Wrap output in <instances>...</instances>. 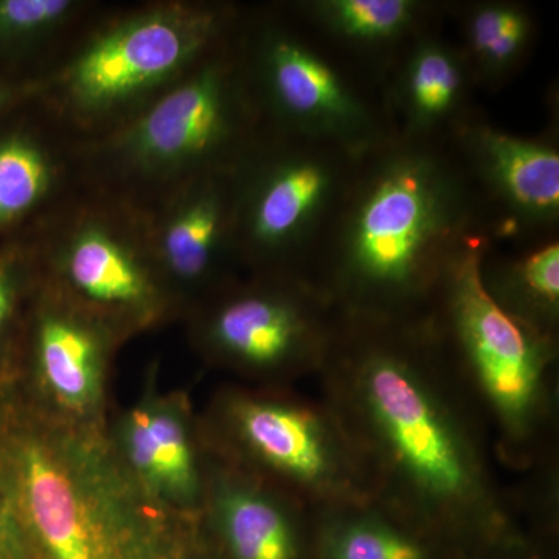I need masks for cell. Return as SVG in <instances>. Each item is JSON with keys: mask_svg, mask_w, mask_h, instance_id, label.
<instances>
[{"mask_svg": "<svg viewBox=\"0 0 559 559\" xmlns=\"http://www.w3.org/2000/svg\"><path fill=\"white\" fill-rule=\"evenodd\" d=\"M371 495L447 549L522 527L514 491L496 473L487 425L430 314H340L319 373Z\"/></svg>", "mask_w": 559, "mask_h": 559, "instance_id": "1", "label": "cell"}, {"mask_svg": "<svg viewBox=\"0 0 559 559\" xmlns=\"http://www.w3.org/2000/svg\"><path fill=\"white\" fill-rule=\"evenodd\" d=\"M480 234L484 204L450 140L393 131L358 157L308 277L344 318H423Z\"/></svg>", "mask_w": 559, "mask_h": 559, "instance_id": "2", "label": "cell"}, {"mask_svg": "<svg viewBox=\"0 0 559 559\" xmlns=\"http://www.w3.org/2000/svg\"><path fill=\"white\" fill-rule=\"evenodd\" d=\"M0 499L33 559H187L197 521L145 495L108 429L68 428L0 388Z\"/></svg>", "mask_w": 559, "mask_h": 559, "instance_id": "3", "label": "cell"}, {"mask_svg": "<svg viewBox=\"0 0 559 559\" xmlns=\"http://www.w3.org/2000/svg\"><path fill=\"white\" fill-rule=\"evenodd\" d=\"M241 11L223 0L102 2L33 98L79 142L105 138L229 39Z\"/></svg>", "mask_w": 559, "mask_h": 559, "instance_id": "4", "label": "cell"}, {"mask_svg": "<svg viewBox=\"0 0 559 559\" xmlns=\"http://www.w3.org/2000/svg\"><path fill=\"white\" fill-rule=\"evenodd\" d=\"M488 235L471 238L430 319L491 437L498 465L527 476L559 463V340L511 318L481 283Z\"/></svg>", "mask_w": 559, "mask_h": 559, "instance_id": "5", "label": "cell"}, {"mask_svg": "<svg viewBox=\"0 0 559 559\" xmlns=\"http://www.w3.org/2000/svg\"><path fill=\"white\" fill-rule=\"evenodd\" d=\"M264 130L237 25L138 117L105 138L80 142L83 182L143 210L187 180L235 170Z\"/></svg>", "mask_w": 559, "mask_h": 559, "instance_id": "6", "label": "cell"}, {"mask_svg": "<svg viewBox=\"0 0 559 559\" xmlns=\"http://www.w3.org/2000/svg\"><path fill=\"white\" fill-rule=\"evenodd\" d=\"M205 450L319 511L373 498L340 419L296 388L223 385L200 412Z\"/></svg>", "mask_w": 559, "mask_h": 559, "instance_id": "7", "label": "cell"}, {"mask_svg": "<svg viewBox=\"0 0 559 559\" xmlns=\"http://www.w3.org/2000/svg\"><path fill=\"white\" fill-rule=\"evenodd\" d=\"M33 237L43 278L127 344L179 322L142 210L83 186Z\"/></svg>", "mask_w": 559, "mask_h": 559, "instance_id": "8", "label": "cell"}, {"mask_svg": "<svg viewBox=\"0 0 559 559\" xmlns=\"http://www.w3.org/2000/svg\"><path fill=\"white\" fill-rule=\"evenodd\" d=\"M238 44L264 128L353 156L393 132L384 103L342 69L286 3L242 7Z\"/></svg>", "mask_w": 559, "mask_h": 559, "instance_id": "9", "label": "cell"}, {"mask_svg": "<svg viewBox=\"0 0 559 559\" xmlns=\"http://www.w3.org/2000/svg\"><path fill=\"white\" fill-rule=\"evenodd\" d=\"M180 322L213 369L257 388H296L325 366L340 312L308 275L240 274Z\"/></svg>", "mask_w": 559, "mask_h": 559, "instance_id": "10", "label": "cell"}, {"mask_svg": "<svg viewBox=\"0 0 559 559\" xmlns=\"http://www.w3.org/2000/svg\"><path fill=\"white\" fill-rule=\"evenodd\" d=\"M359 156L264 130L235 168V257L241 274L308 275Z\"/></svg>", "mask_w": 559, "mask_h": 559, "instance_id": "11", "label": "cell"}, {"mask_svg": "<svg viewBox=\"0 0 559 559\" xmlns=\"http://www.w3.org/2000/svg\"><path fill=\"white\" fill-rule=\"evenodd\" d=\"M123 345L116 331L43 278L0 388L51 423L106 430L110 378Z\"/></svg>", "mask_w": 559, "mask_h": 559, "instance_id": "12", "label": "cell"}, {"mask_svg": "<svg viewBox=\"0 0 559 559\" xmlns=\"http://www.w3.org/2000/svg\"><path fill=\"white\" fill-rule=\"evenodd\" d=\"M448 140L479 193L495 245L558 237L557 131L522 138L473 110Z\"/></svg>", "mask_w": 559, "mask_h": 559, "instance_id": "13", "label": "cell"}, {"mask_svg": "<svg viewBox=\"0 0 559 559\" xmlns=\"http://www.w3.org/2000/svg\"><path fill=\"white\" fill-rule=\"evenodd\" d=\"M108 440L154 503L180 520L198 521L207 466L200 412L186 390L160 388L159 364L146 370L138 400L110 414Z\"/></svg>", "mask_w": 559, "mask_h": 559, "instance_id": "14", "label": "cell"}, {"mask_svg": "<svg viewBox=\"0 0 559 559\" xmlns=\"http://www.w3.org/2000/svg\"><path fill=\"white\" fill-rule=\"evenodd\" d=\"M142 212L154 263L180 320L241 274L235 257V170L187 180Z\"/></svg>", "mask_w": 559, "mask_h": 559, "instance_id": "15", "label": "cell"}, {"mask_svg": "<svg viewBox=\"0 0 559 559\" xmlns=\"http://www.w3.org/2000/svg\"><path fill=\"white\" fill-rule=\"evenodd\" d=\"M197 524L216 559H316L318 511L209 451Z\"/></svg>", "mask_w": 559, "mask_h": 559, "instance_id": "16", "label": "cell"}, {"mask_svg": "<svg viewBox=\"0 0 559 559\" xmlns=\"http://www.w3.org/2000/svg\"><path fill=\"white\" fill-rule=\"evenodd\" d=\"M83 186L79 140L35 98L0 119V245L35 235Z\"/></svg>", "mask_w": 559, "mask_h": 559, "instance_id": "17", "label": "cell"}, {"mask_svg": "<svg viewBox=\"0 0 559 559\" xmlns=\"http://www.w3.org/2000/svg\"><path fill=\"white\" fill-rule=\"evenodd\" d=\"M384 108L393 131L448 139L473 110L476 90L462 50L429 28L400 55L384 79Z\"/></svg>", "mask_w": 559, "mask_h": 559, "instance_id": "18", "label": "cell"}, {"mask_svg": "<svg viewBox=\"0 0 559 559\" xmlns=\"http://www.w3.org/2000/svg\"><path fill=\"white\" fill-rule=\"evenodd\" d=\"M286 5L320 39L377 66L382 81L412 40L433 28L447 9L428 0H299Z\"/></svg>", "mask_w": 559, "mask_h": 559, "instance_id": "19", "label": "cell"}, {"mask_svg": "<svg viewBox=\"0 0 559 559\" xmlns=\"http://www.w3.org/2000/svg\"><path fill=\"white\" fill-rule=\"evenodd\" d=\"M102 2L0 0V79L36 86Z\"/></svg>", "mask_w": 559, "mask_h": 559, "instance_id": "20", "label": "cell"}, {"mask_svg": "<svg viewBox=\"0 0 559 559\" xmlns=\"http://www.w3.org/2000/svg\"><path fill=\"white\" fill-rule=\"evenodd\" d=\"M444 550L374 498L318 511L316 559H440Z\"/></svg>", "mask_w": 559, "mask_h": 559, "instance_id": "21", "label": "cell"}, {"mask_svg": "<svg viewBox=\"0 0 559 559\" xmlns=\"http://www.w3.org/2000/svg\"><path fill=\"white\" fill-rule=\"evenodd\" d=\"M460 43L474 83L499 90L527 64L538 24L532 10L510 0H479L457 7Z\"/></svg>", "mask_w": 559, "mask_h": 559, "instance_id": "22", "label": "cell"}, {"mask_svg": "<svg viewBox=\"0 0 559 559\" xmlns=\"http://www.w3.org/2000/svg\"><path fill=\"white\" fill-rule=\"evenodd\" d=\"M491 246L481 260V283L488 296L511 318L559 340V240L533 242L502 257Z\"/></svg>", "mask_w": 559, "mask_h": 559, "instance_id": "23", "label": "cell"}, {"mask_svg": "<svg viewBox=\"0 0 559 559\" xmlns=\"http://www.w3.org/2000/svg\"><path fill=\"white\" fill-rule=\"evenodd\" d=\"M40 280L43 271L33 235L0 245V385Z\"/></svg>", "mask_w": 559, "mask_h": 559, "instance_id": "24", "label": "cell"}, {"mask_svg": "<svg viewBox=\"0 0 559 559\" xmlns=\"http://www.w3.org/2000/svg\"><path fill=\"white\" fill-rule=\"evenodd\" d=\"M559 530L522 527L459 549H448L440 559H558Z\"/></svg>", "mask_w": 559, "mask_h": 559, "instance_id": "25", "label": "cell"}, {"mask_svg": "<svg viewBox=\"0 0 559 559\" xmlns=\"http://www.w3.org/2000/svg\"><path fill=\"white\" fill-rule=\"evenodd\" d=\"M0 559H33L16 522L0 499Z\"/></svg>", "mask_w": 559, "mask_h": 559, "instance_id": "26", "label": "cell"}, {"mask_svg": "<svg viewBox=\"0 0 559 559\" xmlns=\"http://www.w3.org/2000/svg\"><path fill=\"white\" fill-rule=\"evenodd\" d=\"M33 95H35V86L0 79V119L16 109L17 106L32 100Z\"/></svg>", "mask_w": 559, "mask_h": 559, "instance_id": "27", "label": "cell"}, {"mask_svg": "<svg viewBox=\"0 0 559 559\" xmlns=\"http://www.w3.org/2000/svg\"><path fill=\"white\" fill-rule=\"evenodd\" d=\"M187 559H216L215 555L210 551L209 547L205 546L204 540H202L200 532H198L197 524V536H194L193 544H191V549L189 555H187Z\"/></svg>", "mask_w": 559, "mask_h": 559, "instance_id": "28", "label": "cell"}]
</instances>
